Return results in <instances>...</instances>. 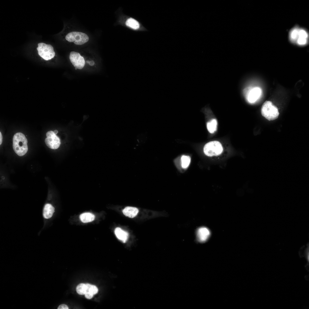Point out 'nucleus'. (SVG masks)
<instances>
[{"label": "nucleus", "mask_w": 309, "mask_h": 309, "mask_svg": "<svg viewBox=\"0 0 309 309\" xmlns=\"http://www.w3.org/2000/svg\"><path fill=\"white\" fill-rule=\"evenodd\" d=\"M27 140L25 135L21 132H17L13 136V147L15 153L19 156L24 155L28 150Z\"/></svg>", "instance_id": "nucleus-1"}, {"label": "nucleus", "mask_w": 309, "mask_h": 309, "mask_svg": "<svg viewBox=\"0 0 309 309\" xmlns=\"http://www.w3.org/2000/svg\"><path fill=\"white\" fill-rule=\"evenodd\" d=\"M308 35L304 29L296 27L290 32L289 38L293 43L300 45H306L308 42Z\"/></svg>", "instance_id": "nucleus-2"}, {"label": "nucleus", "mask_w": 309, "mask_h": 309, "mask_svg": "<svg viewBox=\"0 0 309 309\" xmlns=\"http://www.w3.org/2000/svg\"><path fill=\"white\" fill-rule=\"evenodd\" d=\"M261 113L262 116L269 121L276 119L279 114L277 108L269 101H266L263 104Z\"/></svg>", "instance_id": "nucleus-3"}, {"label": "nucleus", "mask_w": 309, "mask_h": 309, "mask_svg": "<svg viewBox=\"0 0 309 309\" xmlns=\"http://www.w3.org/2000/svg\"><path fill=\"white\" fill-rule=\"evenodd\" d=\"M203 152L206 156L212 157L220 155L223 152V148L218 141H211L206 143L203 147Z\"/></svg>", "instance_id": "nucleus-4"}, {"label": "nucleus", "mask_w": 309, "mask_h": 309, "mask_svg": "<svg viewBox=\"0 0 309 309\" xmlns=\"http://www.w3.org/2000/svg\"><path fill=\"white\" fill-rule=\"evenodd\" d=\"M37 49L39 55L45 60H48L53 58L55 53L53 46L50 44H47L43 43L38 44Z\"/></svg>", "instance_id": "nucleus-5"}, {"label": "nucleus", "mask_w": 309, "mask_h": 309, "mask_svg": "<svg viewBox=\"0 0 309 309\" xmlns=\"http://www.w3.org/2000/svg\"><path fill=\"white\" fill-rule=\"evenodd\" d=\"M66 39L70 42H73L76 45H82L88 41L89 38L85 33L78 31H72L68 33L65 37Z\"/></svg>", "instance_id": "nucleus-6"}, {"label": "nucleus", "mask_w": 309, "mask_h": 309, "mask_svg": "<svg viewBox=\"0 0 309 309\" xmlns=\"http://www.w3.org/2000/svg\"><path fill=\"white\" fill-rule=\"evenodd\" d=\"M262 92L261 89L258 87H248L243 90V94L246 100L250 103L256 101L261 96Z\"/></svg>", "instance_id": "nucleus-7"}, {"label": "nucleus", "mask_w": 309, "mask_h": 309, "mask_svg": "<svg viewBox=\"0 0 309 309\" xmlns=\"http://www.w3.org/2000/svg\"><path fill=\"white\" fill-rule=\"evenodd\" d=\"M45 142L46 145L49 148L55 149L58 148L60 144V139L52 131H49L46 133Z\"/></svg>", "instance_id": "nucleus-8"}, {"label": "nucleus", "mask_w": 309, "mask_h": 309, "mask_svg": "<svg viewBox=\"0 0 309 309\" xmlns=\"http://www.w3.org/2000/svg\"><path fill=\"white\" fill-rule=\"evenodd\" d=\"M69 58L75 68L82 69L84 67L85 64L84 59L79 53L71 52L70 53Z\"/></svg>", "instance_id": "nucleus-9"}, {"label": "nucleus", "mask_w": 309, "mask_h": 309, "mask_svg": "<svg viewBox=\"0 0 309 309\" xmlns=\"http://www.w3.org/2000/svg\"><path fill=\"white\" fill-rule=\"evenodd\" d=\"M210 235V231L207 228L205 227H199L196 231L197 240L200 242H204L208 239Z\"/></svg>", "instance_id": "nucleus-10"}, {"label": "nucleus", "mask_w": 309, "mask_h": 309, "mask_svg": "<svg viewBox=\"0 0 309 309\" xmlns=\"http://www.w3.org/2000/svg\"><path fill=\"white\" fill-rule=\"evenodd\" d=\"M122 212L126 216L132 218L137 215L138 210L136 208L128 206L122 210Z\"/></svg>", "instance_id": "nucleus-11"}, {"label": "nucleus", "mask_w": 309, "mask_h": 309, "mask_svg": "<svg viewBox=\"0 0 309 309\" xmlns=\"http://www.w3.org/2000/svg\"><path fill=\"white\" fill-rule=\"evenodd\" d=\"M114 233L118 239L124 243L126 241L128 236V234L127 232L123 231L120 228L118 227L115 229Z\"/></svg>", "instance_id": "nucleus-12"}, {"label": "nucleus", "mask_w": 309, "mask_h": 309, "mask_svg": "<svg viewBox=\"0 0 309 309\" xmlns=\"http://www.w3.org/2000/svg\"><path fill=\"white\" fill-rule=\"evenodd\" d=\"M54 212V207L50 204H47L44 206L43 212L44 217L46 219L51 218Z\"/></svg>", "instance_id": "nucleus-13"}, {"label": "nucleus", "mask_w": 309, "mask_h": 309, "mask_svg": "<svg viewBox=\"0 0 309 309\" xmlns=\"http://www.w3.org/2000/svg\"><path fill=\"white\" fill-rule=\"evenodd\" d=\"M125 24L128 27L134 30H137L140 27L139 22L136 19L132 17H130L126 20Z\"/></svg>", "instance_id": "nucleus-14"}, {"label": "nucleus", "mask_w": 309, "mask_h": 309, "mask_svg": "<svg viewBox=\"0 0 309 309\" xmlns=\"http://www.w3.org/2000/svg\"><path fill=\"white\" fill-rule=\"evenodd\" d=\"M80 218L82 222L86 223L93 221L95 219V216L91 213H85L80 215Z\"/></svg>", "instance_id": "nucleus-15"}, {"label": "nucleus", "mask_w": 309, "mask_h": 309, "mask_svg": "<svg viewBox=\"0 0 309 309\" xmlns=\"http://www.w3.org/2000/svg\"><path fill=\"white\" fill-rule=\"evenodd\" d=\"M217 122L216 119H213L207 123V126L208 131L211 133H213L216 131L217 128Z\"/></svg>", "instance_id": "nucleus-16"}, {"label": "nucleus", "mask_w": 309, "mask_h": 309, "mask_svg": "<svg viewBox=\"0 0 309 309\" xmlns=\"http://www.w3.org/2000/svg\"><path fill=\"white\" fill-rule=\"evenodd\" d=\"M86 293H89L93 295L97 293L98 290L96 286L95 285H91L89 284H86Z\"/></svg>", "instance_id": "nucleus-17"}, {"label": "nucleus", "mask_w": 309, "mask_h": 309, "mask_svg": "<svg viewBox=\"0 0 309 309\" xmlns=\"http://www.w3.org/2000/svg\"><path fill=\"white\" fill-rule=\"evenodd\" d=\"M181 166L182 167L186 169L189 165L190 161V157L187 155H183L181 157Z\"/></svg>", "instance_id": "nucleus-18"}, {"label": "nucleus", "mask_w": 309, "mask_h": 309, "mask_svg": "<svg viewBox=\"0 0 309 309\" xmlns=\"http://www.w3.org/2000/svg\"><path fill=\"white\" fill-rule=\"evenodd\" d=\"M76 291L77 293L80 295L85 294L86 292V284L81 283L77 286Z\"/></svg>", "instance_id": "nucleus-19"}, {"label": "nucleus", "mask_w": 309, "mask_h": 309, "mask_svg": "<svg viewBox=\"0 0 309 309\" xmlns=\"http://www.w3.org/2000/svg\"><path fill=\"white\" fill-rule=\"evenodd\" d=\"M58 309H68V306L65 304H62L60 305L58 308Z\"/></svg>", "instance_id": "nucleus-20"}, {"label": "nucleus", "mask_w": 309, "mask_h": 309, "mask_svg": "<svg viewBox=\"0 0 309 309\" xmlns=\"http://www.w3.org/2000/svg\"><path fill=\"white\" fill-rule=\"evenodd\" d=\"M85 297L88 299H90L92 298L93 295L89 293H86L85 294Z\"/></svg>", "instance_id": "nucleus-21"}, {"label": "nucleus", "mask_w": 309, "mask_h": 309, "mask_svg": "<svg viewBox=\"0 0 309 309\" xmlns=\"http://www.w3.org/2000/svg\"><path fill=\"white\" fill-rule=\"evenodd\" d=\"M3 140V136L1 133V132H0V144L1 145L2 144Z\"/></svg>", "instance_id": "nucleus-22"}, {"label": "nucleus", "mask_w": 309, "mask_h": 309, "mask_svg": "<svg viewBox=\"0 0 309 309\" xmlns=\"http://www.w3.org/2000/svg\"><path fill=\"white\" fill-rule=\"evenodd\" d=\"M54 132L55 134H56L58 132V131L57 130H54Z\"/></svg>", "instance_id": "nucleus-23"}]
</instances>
